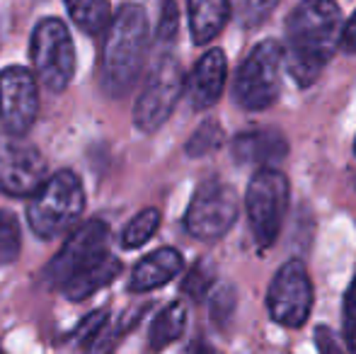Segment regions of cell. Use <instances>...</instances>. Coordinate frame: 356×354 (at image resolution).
<instances>
[{
	"label": "cell",
	"instance_id": "3",
	"mask_svg": "<svg viewBox=\"0 0 356 354\" xmlns=\"http://www.w3.org/2000/svg\"><path fill=\"white\" fill-rule=\"evenodd\" d=\"M85 211V189L73 170H58L44 182L27 207V221L34 236L54 241L71 231Z\"/></svg>",
	"mask_w": 356,
	"mask_h": 354
},
{
	"label": "cell",
	"instance_id": "5",
	"mask_svg": "<svg viewBox=\"0 0 356 354\" xmlns=\"http://www.w3.org/2000/svg\"><path fill=\"white\" fill-rule=\"evenodd\" d=\"M282 66H286L282 44L274 39L257 44L235 76V102L250 112L272 107L282 90Z\"/></svg>",
	"mask_w": 356,
	"mask_h": 354
},
{
	"label": "cell",
	"instance_id": "17",
	"mask_svg": "<svg viewBox=\"0 0 356 354\" xmlns=\"http://www.w3.org/2000/svg\"><path fill=\"white\" fill-rule=\"evenodd\" d=\"M119 274H122V262L107 252V255H104L102 260L95 262L92 267H88L85 272H80V274H75L73 279H68V282L61 287V291L66 293V298H71V301H85L88 296L97 293L102 287L112 284Z\"/></svg>",
	"mask_w": 356,
	"mask_h": 354
},
{
	"label": "cell",
	"instance_id": "4",
	"mask_svg": "<svg viewBox=\"0 0 356 354\" xmlns=\"http://www.w3.org/2000/svg\"><path fill=\"white\" fill-rule=\"evenodd\" d=\"M34 76L49 92H63L75 73V47L66 22L58 17H44L37 22L29 42Z\"/></svg>",
	"mask_w": 356,
	"mask_h": 354
},
{
	"label": "cell",
	"instance_id": "27",
	"mask_svg": "<svg viewBox=\"0 0 356 354\" xmlns=\"http://www.w3.org/2000/svg\"><path fill=\"white\" fill-rule=\"evenodd\" d=\"M344 337H347L349 352L356 354V279L344 296Z\"/></svg>",
	"mask_w": 356,
	"mask_h": 354
},
{
	"label": "cell",
	"instance_id": "2",
	"mask_svg": "<svg viewBox=\"0 0 356 354\" xmlns=\"http://www.w3.org/2000/svg\"><path fill=\"white\" fill-rule=\"evenodd\" d=\"M150 27L143 5L124 3L112 15L102 42L99 83L109 97H124L136 86L148 54Z\"/></svg>",
	"mask_w": 356,
	"mask_h": 354
},
{
	"label": "cell",
	"instance_id": "20",
	"mask_svg": "<svg viewBox=\"0 0 356 354\" xmlns=\"http://www.w3.org/2000/svg\"><path fill=\"white\" fill-rule=\"evenodd\" d=\"M158 228H160V211L158 209H143V211H138L127 223V228L122 233V246L127 250H136V248L145 246L158 233Z\"/></svg>",
	"mask_w": 356,
	"mask_h": 354
},
{
	"label": "cell",
	"instance_id": "23",
	"mask_svg": "<svg viewBox=\"0 0 356 354\" xmlns=\"http://www.w3.org/2000/svg\"><path fill=\"white\" fill-rule=\"evenodd\" d=\"M279 0H230V8L243 27H259L274 13Z\"/></svg>",
	"mask_w": 356,
	"mask_h": 354
},
{
	"label": "cell",
	"instance_id": "13",
	"mask_svg": "<svg viewBox=\"0 0 356 354\" xmlns=\"http://www.w3.org/2000/svg\"><path fill=\"white\" fill-rule=\"evenodd\" d=\"M225 78H228V61L220 49L207 51L194 66L192 76L187 78V97L194 109H209L223 95Z\"/></svg>",
	"mask_w": 356,
	"mask_h": 354
},
{
	"label": "cell",
	"instance_id": "10",
	"mask_svg": "<svg viewBox=\"0 0 356 354\" xmlns=\"http://www.w3.org/2000/svg\"><path fill=\"white\" fill-rule=\"evenodd\" d=\"M107 241L109 228L99 218L75 226L73 233L68 236V241L63 243V248L56 252V257L44 269V279L49 284L63 287L68 279L85 272V269L92 267L95 262L107 255Z\"/></svg>",
	"mask_w": 356,
	"mask_h": 354
},
{
	"label": "cell",
	"instance_id": "31",
	"mask_svg": "<svg viewBox=\"0 0 356 354\" xmlns=\"http://www.w3.org/2000/svg\"><path fill=\"white\" fill-rule=\"evenodd\" d=\"M0 354H8V352H5V350H0Z\"/></svg>",
	"mask_w": 356,
	"mask_h": 354
},
{
	"label": "cell",
	"instance_id": "24",
	"mask_svg": "<svg viewBox=\"0 0 356 354\" xmlns=\"http://www.w3.org/2000/svg\"><path fill=\"white\" fill-rule=\"evenodd\" d=\"M211 284H213V269L209 267L207 262H199V265L187 274V279H184L182 291L189 293V296H194L199 301V298L207 296V291L211 289Z\"/></svg>",
	"mask_w": 356,
	"mask_h": 354
},
{
	"label": "cell",
	"instance_id": "18",
	"mask_svg": "<svg viewBox=\"0 0 356 354\" xmlns=\"http://www.w3.org/2000/svg\"><path fill=\"white\" fill-rule=\"evenodd\" d=\"M68 15L75 22V27L83 29L85 34H99L107 32L112 22V8L109 0H63Z\"/></svg>",
	"mask_w": 356,
	"mask_h": 354
},
{
	"label": "cell",
	"instance_id": "8",
	"mask_svg": "<svg viewBox=\"0 0 356 354\" xmlns=\"http://www.w3.org/2000/svg\"><path fill=\"white\" fill-rule=\"evenodd\" d=\"M238 218V197L220 179H207L194 192L184 214V228L199 241H218Z\"/></svg>",
	"mask_w": 356,
	"mask_h": 354
},
{
	"label": "cell",
	"instance_id": "19",
	"mask_svg": "<svg viewBox=\"0 0 356 354\" xmlns=\"http://www.w3.org/2000/svg\"><path fill=\"white\" fill-rule=\"evenodd\" d=\"M184 325H187V308L184 303L175 301L170 306H165L163 311L158 313V318L153 321L148 332V340L153 350H163L170 342H175L177 337H182Z\"/></svg>",
	"mask_w": 356,
	"mask_h": 354
},
{
	"label": "cell",
	"instance_id": "25",
	"mask_svg": "<svg viewBox=\"0 0 356 354\" xmlns=\"http://www.w3.org/2000/svg\"><path fill=\"white\" fill-rule=\"evenodd\" d=\"M175 37H177V5H175V0H163L155 39L160 47H168L175 42Z\"/></svg>",
	"mask_w": 356,
	"mask_h": 354
},
{
	"label": "cell",
	"instance_id": "32",
	"mask_svg": "<svg viewBox=\"0 0 356 354\" xmlns=\"http://www.w3.org/2000/svg\"><path fill=\"white\" fill-rule=\"evenodd\" d=\"M354 151H356V141H354Z\"/></svg>",
	"mask_w": 356,
	"mask_h": 354
},
{
	"label": "cell",
	"instance_id": "28",
	"mask_svg": "<svg viewBox=\"0 0 356 354\" xmlns=\"http://www.w3.org/2000/svg\"><path fill=\"white\" fill-rule=\"evenodd\" d=\"M235 308V293L230 287H223L213 293V301H211V313H213V321H225V318L233 313Z\"/></svg>",
	"mask_w": 356,
	"mask_h": 354
},
{
	"label": "cell",
	"instance_id": "21",
	"mask_svg": "<svg viewBox=\"0 0 356 354\" xmlns=\"http://www.w3.org/2000/svg\"><path fill=\"white\" fill-rule=\"evenodd\" d=\"M19 255V221L13 211L0 209V267H8Z\"/></svg>",
	"mask_w": 356,
	"mask_h": 354
},
{
	"label": "cell",
	"instance_id": "12",
	"mask_svg": "<svg viewBox=\"0 0 356 354\" xmlns=\"http://www.w3.org/2000/svg\"><path fill=\"white\" fill-rule=\"evenodd\" d=\"M39 114L37 76L24 66H8L0 71V122L5 131L24 136Z\"/></svg>",
	"mask_w": 356,
	"mask_h": 354
},
{
	"label": "cell",
	"instance_id": "16",
	"mask_svg": "<svg viewBox=\"0 0 356 354\" xmlns=\"http://www.w3.org/2000/svg\"><path fill=\"white\" fill-rule=\"evenodd\" d=\"M230 0H187L194 44H209L223 32L230 17Z\"/></svg>",
	"mask_w": 356,
	"mask_h": 354
},
{
	"label": "cell",
	"instance_id": "14",
	"mask_svg": "<svg viewBox=\"0 0 356 354\" xmlns=\"http://www.w3.org/2000/svg\"><path fill=\"white\" fill-rule=\"evenodd\" d=\"M233 158L240 166H272L286 158L289 143L284 134L274 129H252V131L238 134L230 143Z\"/></svg>",
	"mask_w": 356,
	"mask_h": 354
},
{
	"label": "cell",
	"instance_id": "7",
	"mask_svg": "<svg viewBox=\"0 0 356 354\" xmlns=\"http://www.w3.org/2000/svg\"><path fill=\"white\" fill-rule=\"evenodd\" d=\"M250 228L254 241L269 248L279 238L289 209V179L277 168H259L245 194Z\"/></svg>",
	"mask_w": 356,
	"mask_h": 354
},
{
	"label": "cell",
	"instance_id": "26",
	"mask_svg": "<svg viewBox=\"0 0 356 354\" xmlns=\"http://www.w3.org/2000/svg\"><path fill=\"white\" fill-rule=\"evenodd\" d=\"M124 335V325L122 323H104L97 330V335L90 342L88 354H112V350L117 347V342Z\"/></svg>",
	"mask_w": 356,
	"mask_h": 354
},
{
	"label": "cell",
	"instance_id": "22",
	"mask_svg": "<svg viewBox=\"0 0 356 354\" xmlns=\"http://www.w3.org/2000/svg\"><path fill=\"white\" fill-rule=\"evenodd\" d=\"M223 129H220L218 122H204L197 131L189 136L187 141V156L192 158H202V156H209V153L218 151L223 146Z\"/></svg>",
	"mask_w": 356,
	"mask_h": 354
},
{
	"label": "cell",
	"instance_id": "15",
	"mask_svg": "<svg viewBox=\"0 0 356 354\" xmlns=\"http://www.w3.org/2000/svg\"><path fill=\"white\" fill-rule=\"evenodd\" d=\"M184 267V260L175 248H158L155 252L145 255L131 272L129 279V291L134 293H145L153 289L165 287L168 282H172Z\"/></svg>",
	"mask_w": 356,
	"mask_h": 354
},
{
	"label": "cell",
	"instance_id": "6",
	"mask_svg": "<svg viewBox=\"0 0 356 354\" xmlns=\"http://www.w3.org/2000/svg\"><path fill=\"white\" fill-rule=\"evenodd\" d=\"M182 92H187V78L182 66L172 54H163L150 68V76L134 107L136 127L143 134L158 131L175 112V104L179 102Z\"/></svg>",
	"mask_w": 356,
	"mask_h": 354
},
{
	"label": "cell",
	"instance_id": "9",
	"mask_svg": "<svg viewBox=\"0 0 356 354\" xmlns=\"http://www.w3.org/2000/svg\"><path fill=\"white\" fill-rule=\"evenodd\" d=\"M47 161L34 143L17 134H0V189L32 199L47 182Z\"/></svg>",
	"mask_w": 356,
	"mask_h": 354
},
{
	"label": "cell",
	"instance_id": "29",
	"mask_svg": "<svg viewBox=\"0 0 356 354\" xmlns=\"http://www.w3.org/2000/svg\"><path fill=\"white\" fill-rule=\"evenodd\" d=\"M315 347H318V354H344L334 332L327 325L315 328Z\"/></svg>",
	"mask_w": 356,
	"mask_h": 354
},
{
	"label": "cell",
	"instance_id": "11",
	"mask_svg": "<svg viewBox=\"0 0 356 354\" xmlns=\"http://www.w3.org/2000/svg\"><path fill=\"white\" fill-rule=\"evenodd\" d=\"M269 316L284 328H300L313 308V284L300 260H289L279 267L267 293Z\"/></svg>",
	"mask_w": 356,
	"mask_h": 354
},
{
	"label": "cell",
	"instance_id": "30",
	"mask_svg": "<svg viewBox=\"0 0 356 354\" xmlns=\"http://www.w3.org/2000/svg\"><path fill=\"white\" fill-rule=\"evenodd\" d=\"M342 49H344V51H349V54H356V13L349 17V22L344 24Z\"/></svg>",
	"mask_w": 356,
	"mask_h": 354
},
{
	"label": "cell",
	"instance_id": "1",
	"mask_svg": "<svg viewBox=\"0 0 356 354\" xmlns=\"http://www.w3.org/2000/svg\"><path fill=\"white\" fill-rule=\"evenodd\" d=\"M342 13L334 0H303L286 22L284 58L300 88L318 81L323 68L342 47Z\"/></svg>",
	"mask_w": 356,
	"mask_h": 354
}]
</instances>
